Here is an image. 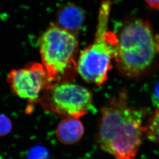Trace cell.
Listing matches in <instances>:
<instances>
[{"label": "cell", "mask_w": 159, "mask_h": 159, "mask_svg": "<svg viewBox=\"0 0 159 159\" xmlns=\"http://www.w3.org/2000/svg\"><path fill=\"white\" fill-rule=\"evenodd\" d=\"M42 65L50 80L60 82L71 77L77 63L78 42L75 35L58 26L44 32L39 41Z\"/></svg>", "instance_id": "4"}, {"label": "cell", "mask_w": 159, "mask_h": 159, "mask_svg": "<svg viewBox=\"0 0 159 159\" xmlns=\"http://www.w3.org/2000/svg\"><path fill=\"white\" fill-rule=\"evenodd\" d=\"M144 113L130 106L125 94L109 101L101 109L98 134L101 148L117 159H134L144 131Z\"/></svg>", "instance_id": "1"}, {"label": "cell", "mask_w": 159, "mask_h": 159, "mask_svg": "<svg viewBox=\"0 0 159 159\" xmlns=\"http://www.w3.org/2000/svg\"><path fill=\"white\" fill-rule=\"evenodd\" d=\"M147 132L149 139L159 144V107L151 119Z\"/></svg>", "instance_id": "9"}, {"label": "cell", "mask_w": 159, "mask_h": 159, "mask_svg": "<svg viewBox=\"0 0 159 159\" xmlns=\"http://www.w3.org/2000/svg\"><path fill=\"white\" fill-rule=\"evenodd\" d=\"M12 123L6 116L0 114V136L7 134L12 129Z\"/></svg>", "instance_id": "11"}, {"label": "cell", "mask_w": 159, "mask_h": 159, "mask_svg": "<svg viewBox=\"0 0 159 159\" xmlns=\"http://www.w3.org/2000/svg\"><path fill=\"white\" fill-rule=\"evenodd\" d=\"M42 102L50 111L78 119L94 107L92 93L84 87L69 83L51 84L46 89Z\"/></svg>", "instance_id": "5"}, {"label": "cell", "mask_w": 159, "mask_h": 159, "mask_svg": "<svg viewBox=\"0 0 159 159\" xmlns=\"http://www.w3.org/2000/svg\"><path fill=\"white\" fill-rule=\"evenodd\" d=\"M84 21V14L82 10L74 5L65 6L59 12V26L71 33L79 30Z\"/></svg>", "instance_id": "8"}, {"label": "cell", "mask_w": 159, "mask_h": 159, "mask_svg": "<svg viewBox=\"0 0 159 159\" xmlns=\"http://www.w3.org/2000/svg\"><path fill=\"white\" fill-rule=\"evenodd\" d=\"M26 159H50L49 152L42 146H35L27 152Z\"/></svg>", "instance_id": "10"}, {"label": "cell", "mask_w": 159, "mask_h": 159, "mask_svg": "<svg viewBox=\"0 0 159 159\" xmlns=\"http://www.w3.org/2000/svg\"><path fill=\"white\" fill-rule=\"evenodd\" d=\"M116 35L114 59L117 69L128 77L141 76L159 55L158 34L145 20L131 18L125 20Z\"/></svg>", "instance_id": "2"}, {"label": "cell", "mask_w": 159, "mask_h": 159, "mask_svg": "<svg viewBox=\"0 0 159 159\" xmlns=\"http://www.w3.org/2000/svg\"><path fill=\"white\" fill-rule=\"evenodd\" d=\"M152 101L153 105L159 107V82L157 84L153 89V93L152 94Z\"/></svg>", "instance_id": "12"}, {"label": "cell", "mask_w": 159, "mask_h": 159, "mask_svg": "<svg viewBox=\"0 0 159 159\" xmlns=\"http://www.w3.org/2000/svg\"><path fill=\"white\" fill-rule=\"evenodd\" d=\"M111 4V0H104L101 3L95 41L81 52L77 62L76 70L81 77L97 86L108 79L117 45L116 34L108 30Z\"/></svg>", "instance_id": "3"}, {"label": "cell", "mask_w": 159, "mask_h": 159, "mask_svg": "<svg viewBox=\"0 0 159 159\" xmlns=\"http://www.w3.org/2000/svg\"><path fill=\"white\" fill-rule=\"evenodd\" d=\"M7 81L14 94L30 102L38 101L42 90L52 83L44 66L39 63L12 70L8 75Z\"/></svg>", "instance_id": "6"}, {"label": "cell", "mask_w": 159, "mask_h": 159, "mask_svg": "<svg viewBox=\"0 0 159 159\" xmlns=\"http://www.w3.org/2000/svg\"><path fill=\"white\" fill-rule=\"evenodd\" d=\"M84 128L78 118L67 117L60 123L56 130L57 138L67 145L75 144L84 134Z\"/></svg>", "instance_id": "7"}, {"label": "cell", "mask_w": 159, "mask_h": 159, "mask_svg": "<svg viewBox=\"0 0 159 159\" xmlns=\"http://www.w3.org/2000/svg\"><path fill=\"white\" fill-rule=\"evenodd\" d=\"M149 7L159 11V0H145Z\"/></svg>", "instance_id": "13"}]
</instances>
